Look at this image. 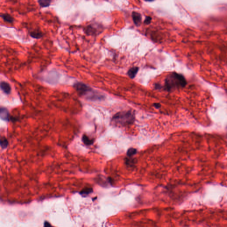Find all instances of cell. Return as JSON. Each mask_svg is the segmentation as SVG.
<instances>
[{
  "mask_svg": "<svg viewBox=\"0 0 227 227\" xmlns=\"http://www.w3.org/2000/svg\"><path fill=\"white\" fill-rule=\"evenodd\" d=\"M187 82L183 75L176 72H173L168 75L166 78L164 86L165 90L168 92L176 89L185 87Z\"/></svg>",
  "mask_w": 227,
  "mask_h": 227,
  "instance_id": "cell-1",
  "label": "cell"
},
{
  "mask_svg": "<svg viewBox=\"0 0 227 227\" xmlns=\"http://www.w3.org/2000/svg\"><path fill=\"white\" fill-rule=\"evenodd\" d=\"M135 112L131 111H124L116 114L112 117V123L116 126H126L135 121Z\"/></svg>",
  "mask_w": 227,
  "mask_h": 227,
  "instance_id": "cell-2",
  "label": "cell"
},
{
  "mask_svg": "<svg viewBox=\"0 0 227 227\" xmlns=\"http://www.w3.org/2000/svg\"><path fill=\"white\" fill-rule=\"evenodd\" d=\"M74 87L77 92L78 94L81 96H85L89 95L90 93H93L92 89L90 87L82 82L75 83L74 85Z\"/></svg>",
  "mask_w": 227,
  "mask_h": 227,
  "instance_id": "cell-3",
  "label": "cell"
},
{
  "mask_svg": "<svg viewBox=\"0 0 227 227\" xmlns=\"http://www.w3.org/2000/svg\"><path fill=\"white\" fill-rule=\"evenodd\" d=\"M99 32V29L96 27V24H90L85 29V33L88 35H97Z\"/></svg>",
  "mask_w": 227,
  "mask_h": 227,
  "instance_id": "cell-4",
  "label": "cell"
},
{
  "mask_svg": "<svg viewBox=\"0 0 227 227\" xmlns=\"http://www.w3.org/2000/svg\"><path fill=\"white\" fill-rule=\"evenodd\" d=\"M132 17L133 20L136 26H140L142 22V20L141 14L136 12H133Z\"/></svg>",
  "mask_w": 227,
  "mask_h": 227,
  "instance_id": "cell-5",
  "label": "cell"
},
{
  "mask_svg": "<svg viewBox=\"0 0 227 227\" xmlns=\"http://www.w3.org/2000/svg\"><path fill=\"white\" fill-rule=\"evenodd\" d=\"M0 116L2 119L5 121L10 120L11 116L9 112L7 109L4 108H1L0 109Z\"/></svg>",
  "mask_w": 227,
  "mask_h": 227,
  "instance_id": "cell-6",
  "label": "cell"
},
{
  "mask_svg": "<svg viewBox=\"0 0 227 227\" xmlns=\"http://www.w3.org/2000/svg\"><path fill=\"white\" fill-rule=\"evenodd\" d=\"M1 89L5 94H9L11 91V87L9 83L5 81H3L1 83Z\"/></svg>",
  "mask_w": 227,
  "mask_h": 227,
  "instance_id": "cell-7",
  "label": "cell"
},
{
  "mask_svg": "<svg viewBox=\"0 0 227 227\" xmlns=\"http://www.w3.org/2000/svg\"><path fill=\"white\" fill-rule=\"evenodd\" d=\"M30 36L35 39H39L43 36V34L39 29H35L29 33Z\"/></svg>",
  "mask_w": 227,
  "mask_h": 227,
  "instance_id": "cell-8",
  "label": "cell"
},
{
  "mask_svg": "<svg viewBox=\"0 0 227 227\" xmlns=\"http://www.w3.org/2000/svg\"><path fill=\"white\" fill-rule=\"evenodd\" d=\"M1 17L5 22L9 24H12L14 21V19L10 14L8 13L1 14Z\"/></svg>",
  "mask_w": 227,
  "mask_h": 227,
  "instance_id": "cell-9",
  "label": "cell"
},
{
  "mask_svg": "<svg viewBox=\"0 0 227 227\" xmlns=\"http://www.w3.org/2000/svg\"><path fill=\"white\" fill-rule=\"evenodd\" d=\"M139 70V68L137 67H133L130 68L127 72L128 77L131 79H134L136 76Z\"/></svg>",
  "mask_w": 227,
  "mask_h": 227,
  "instance_id": "cell-10",
  "label": "cell"
},
{
  "mask_svg": "<svg viewBox=\"0 0 227 227\" xmlns=\"http://www.w3.org/2000/svg\"><path fill=\"white\" fill-rule=\"evenodd\" d=\"M52 0H38L40 6L41 8H46L50 6Z\"/></svg>",
  "mask_w": 227,
  "mask_h": 227,
  "instance_id": "cell-11",
  "label": "cell"
},
{
  "mask_svg": "<svg viewBox=\"0 0 227 227\" xmlns=\"http://www.w3.org/2000/svg\"><path fill=\"white\" fill-rule=\"evenodd\" d=\"M82 140L83 143L87 145H91L94 142V140H91L87 136L85 135H83L82 137Z\"/></svg>",
  "mask_w": 227,
  "mask_h": 227,
  "instance_id": "cell-12",
  "label": "cell"
},
{
  "mask_svg": "<svg viewBox=\"0 0 227 227\" xmlns=\"http://www.w3.org/2000/svg\"><path fill=\"white\" fill-rule=\"evenodd\" d=\"M92 191L93 189L92 188H87L83 189V190L80 192V193L83 196L85 197L92 192Z\"/></svg>",
  "mask_w": 227,
  "mask_h": 227,
  "instance_id": "cell-13",
  "label": "cell"
},
{
  "mask_svg": "<svg viewBox=\"0 0 227 227\" xmlns=\"http://www.w3.org/2000/svg\"><path fill=\"white\" fill-rule=\"evenodd\" d=\"M8 140H7L6 138H4V137H3V138H1V145L2 148H6L8 146Z\"/></svg>",
  "mask_w": 227,
  "mask_h": 227,
  "instance_id": "cell-14",
  "label": "cell"
},
{
  "mask_svg": "<svg viewBox=\"0 0 227 227\" xmlns=\"http://www.w3.org/2000/svg\"><path fill=\"white\" fill-rule=\"evenodd\" d=\"M137 152V150L134 148H130L127 151V155L129 157L133 156Z\"/></svg>",
  "mask_w": 227,
  "mask_h": 227,
  "instance_id": "cell-15",
  "label": "cell"
},
{
  "mask_svg": "<svg viewBox=\"0 0 227 227\" xmlns=\"http://www.w3.org/2000/svg\"><path fill=\"white\" fill-rule=\"evenodd\" d=\"M151 17H149V16H148V17H146L144 23L146 24H150L151 23Z\"/></svg>",
  "mask_w": 227,
  "mask_h": 227,
  "instance_id": "cell-16",
  "label": "cell"
},
{
  "mask_svg": "<svg viewBox=\"0 0 227 227\" xmlns=\"http://www.w3.org/2000/svg\"><path fill=\"white\" fill-rule=\"evenodd\" d=\"M154 106H155V108H159L161 107L160 104L158 103H155L154 104Z\"/></svg>",
  "mask_w": 227,
  "mask_h": 227,
  "instance_id": "cell-17",
  "label": "cell"
},
{
  "mask_svg": "<svg viewBox=\"0 0 227 227\" xmlns=\"http://www.w3.org/2000/svg\"><path fill=\"white\" fill-rule=\"evenodd\" d=\"M51 226V225L50 224L49 222H47V221H45V224H44V226L45 227Z\"/></svg>",
  "mask_w": 227,
  "mask_h": 227,
  "instance_id": "cell-18",
  "label": "cell"
},
{
  "mask_svg": "<svg viewBox=\"0 0 227 227\" xmlns=\"http://www.w3.org/2000/svg\"><path fill=\"white\" fill-rule=\"evenodd\" d=\"M145 1H146V2H153V1H154V0H144Z\"/></svg>",
  "mask_w": 227,
  "mask_h": 227,
  "instance_id": "cell-19",
  "label": "cell"
}]
</instances>
